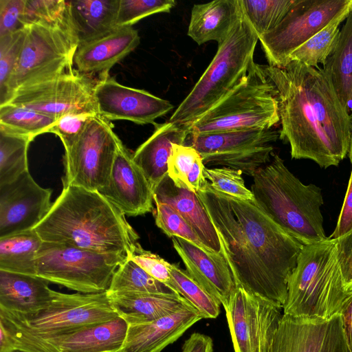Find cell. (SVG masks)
I'll list each match as a JSON object with an SVG mask.
<instances>
[{"label": "cell", "instance_id": "obj_1", "mask_svg": "<svg viewBox=\"0 0 352 352\" xmlns=\"http://www.w3.org/2000/svg\"><path fill=\"white\" fill-rule=\"evenodd\" d=\"M197 194L218 234L236 286L283 308L288 280L304 245L254 201L221 193L208 180Z\"/></svg>", "mask_w": 352, "mask_h": 352}, {"label": "cell", "instance_id": "obj_2", "mask_svg": "<svg viewBox=\"0 0 352 352\" xmlns=\"http://www.w3.org/2000/svg\"><path fill=\"white\" fill-rule=\"evenodd\" d=\"M263 66L277 91L279 139L289 144L292 158L338 166L349 151L352 118L323 68L296 61Z\"/></svg>", "mask_w": 352, "mask_h": 352}, {"label": "cell", "instance_id": "obj_3", "mask_svg": "<svg viewBox=\"0 0 352 352\" xmlns=\"http://www.w3.org/2000/svg\"><path fill=\"white\" fill-rule=\"evenodd\" d=\"M34 230L44 242L128 256L139 236L125 215L98 191L63 186Z\"/></svg>", "mask_w": 352, "mask_h": 352}, {"label": "cell", "instance_id": "obj_4", "mask_svg": "<svg viewBox=\"0 0 352 352\" xmlns=\"http://www.w3.org/2000/svg\"><path fill=\"white\" fill-rule=\"evenodd\" d=\"M252 177L254 203L284 231L304 245L327 238L320 210L324 204L320 188L302 184L274 153Z\"/></svg>", "mask_w": 352, "mask_h": 352}, {"label": "cell", "instance_id": "obj_5", "mask_svg": "<svg viewBox=\"0 0 352 352\" xmlns=\"http://www.w3.org/2000/svg\"><path fill=\"white\" fill-rule=\"evenodd\" d=\"M351 296L338 260L337 239L305 245L288 280L285 315L329 320L339 315Z\"/></svg>", "mask_w": 352, "mask_h": 352}, {"label": "cell", "instance_id": "obj_6", "mask_svg": "<svg viewBox=\"0 0 352 352\" xmlns=\"http://www.w3.org/2000/svg\"><path fill=\"white\" fill-rule=\"evenodd\" d=\"M118 316L107 292L71 294L55 291L51 303L37 312L21 314L0 309V325L9 334L15 352H22L36 342Z\"/></svg>", "mask_w": 352, "mask_h": 352}, {"label": "cell", "instance_id": "obj_7", "mask_svg": "<svg viewBox=\"0 0 352 352\" xmlns=\"http://www.w3.org/2000/svg\"><path fill=\"white\" fill-rule=\"evenodd\" d=\"M258 36L243 15L169 122L190 126L246 76L254 61Z\"/></svg>", "mask_w": 352, "mask_h": 352}, {"label": "cell", "instance_id": "obj_8", "mask_svg": "<svg viewBox=\"0 0 352 352\" xmlns=\"http://www.w3.org/2000/svg\"><path fill=\"white\" fill-rule=\"evenodd\" d=\"M280 122L277 91L254 62L242 81L190 126V133L272 129Z\"/></svg>", "mask_w": 352, "mask_h": 352}, {"label": "cell", "instance_id": "obj_9", "mask_svg": "<svg viewBox=\"0 0 352 352\" xmlns=\"http://www.w3.org/2000/svg\"><path fill=\"white\" fill-rule=\"evenodd\" d=\"M127 256L43 241L36 255V276L82 294L107 292Z\"/></svg>", "mask_w": 352, "mask_h": 352}, {"label": "cell", "instance_id": "obj_10", "mask_svg": "<svg viewBox=\"0 0 352 352\" xmlns=\"http://www.w3.org/2000/svg\"><path fill=\"white\" fill-rule=\"evenodd\" d=\"M280 131L272 129H250L205 133H190L185 145L195 148L204 165L223 166L253 177L270 162L272 143Z\"/></svg>", "mask_w": 352, "mask_h": 352}, {"label": "cell", "instance_id": "obj_11", "mask_svg": "<svg viewBox=\"0 0 352 352\" xmlns=\"http://www.w3.org/2000/svg\"><path fill=\"white\" fill-rule=\"evenodd\" d=\"M25 28L23 45L10 85L11 98L22 86L72 70L78 47L74 35L63 28L41 23Z\"/></svg>", "mask_w": 352, "mask_h": 352}, {"label": "cell", "instance_id": "obj_12", "mask_svg": "<svg viewBox=\"0 0 352 352\" xmlns=\"http://www.w3.org/2000/svg\"><path fill=\"white\" fill-rule=\"evenodd\" d=\"M351 10L352 0H297L278 25L258 37L269 65L285 67L295 50Z\"/></svg>", "mask_w": 352, "mask_h": 352}, {"label": "cell", "instance_id": "obj_13", "mask_svg": "<svg viewBox=\"0 0 352 352\" xmlns=\"http://www.w3.org/2000/svg\"><path fill=\"white\" fill-rule=\"evenodd\" d=\"M120 142L109 120L94 116L78 139L65 149L63 186L98 191L109 177Z\"/></svg>", "mask_w": 352, "mask_h": 352}, {"label": "cell", "instance_id": "obj_14", "mask_svg": "<svg viewBox=\"0 0 352 352\" xmlns=\"http://www.w3.org/2000/svg\"><path fill=\"white\" fill-rule=\"evenodd\" d=\"M96 82L72 69L18 88L8 103L57 120L68 114L98 115Z\"/></svg>", "mask_w": 352, "mask_h": 352}, {"label": "cell", "instance_id": "obj_15", "mask_svg": "<svg viewBox=\"0 0 352 352\" xmlns=\"http://www.w3.org/2000/svg\"><path fill=\"white\" fill-rule=\"evenodd\" d=\"M223 307L234 352H269L283 307L239 286Z\"/></svg>", "mask_w": 352, "mask_h": 352}, {"label": "cell", "instance_id": "obj_16", "mask_svg": "<svg viewBox=\"0 0 352 352\" xmlns=\"http://www.w3.org/2000/svg\"><path fill=\"white\" fill-rule=\"evenodd\" d=\"M98 113L107 120H125L138 124L155 120L173 109L168 101L140 89L124 86L109 74L99 76L94 89Z\"/></svg>", "mask_w": 352, "mask_h": 352}, {"label": "cell", "instance_id": "obj_17", "mask_svg": "<svg viewBox=\"0 0 352 352\" xmlns=\"http://www.w3.org/2000/svg\"><path fill=\"white\" fill-rule=\"evenodd\" d=\"M52 190L39 186L29 170L0 186V238L34 229L49 213Z\"/></svg>", "mask_w": 352, "mask_h": 352}, {"label": "cell", "instance_id": "obj_18", "mask_svg": "<svg viewBox=\"0 0 352 352\" xmlns=\"http://www.w3.org/2000/svg\"><path fill=\"white\" fill-rule=\"evenodd\" d=\"M98 192L125 216L135 217L153 210V188L122 142L109 177Z\"/></svg>", "mask_w": 352, "mask_h": 352}, {"label": "cell", "instance_id": "obj_19", "mask_svg": "<svg viewBox=\"0 0 352 352\" xmlns=\"http://www.w3.org/2000/svg\"><path fill=\"white\" fill-rule=\"evenodd\" d=\"M129 324L120 316L32 344L22 352H118Z\"/></svg>", "mask_w": 352, "mask_h": 352}, {"label": "cell", "instance_id": "obj_20", "mask_svg": "<svg viewBox=\"0 0 352 352\" xmlns=\"http://www.w3.org/2000/svg\"><path fill=\"white\" fill-rule=\"evenodd\" d=\"M171 239L188 273L223 307L226 305L236 285L223 251L211 253L186 239Z\"/></svg>", "mask_w": 352, "mask_h": 352}, {"label": "cell", "instance_id": "obj_21", "mask_svg": "<svg viewBox=\"0 0 352 352\" xmlns=\"http://www.w3.org/2000/svg\"><path fill=\"white\" fill-rule=\"evenodd\" d=\"M201 319L199 312L188 304L156 320L129 324L125 340L118 352H162Z\"/></svg>", "mask_w": 352, "mask_h": 352}, {"label": "cell", "instance_id": "obj_22", "mask_svg": "<svg viewBox=\"0 0 352 352\" xmlns=\"http://www.w3.org/2000/svg\"><path fill=\"white\" fill-rule=\"evenodd\" d=\"M140 37L133 26L116 27L110 32L79 45L74 58L77 71L91 76L108 74L109 69L139 45Z\"/></svg>", "mask_w": 352, "mask_h": 352}, {"label": "cell", "instance_id": "obj_23", "mask_svg": "<svg viewBox=\"0 0 352 352\" xmlns=\"http://www.w3.org/2000/svg\"><path fill=\"white\" fill-rule=\"evenodd\" d=\"M153 199L176 210L192 227L207 250L222 252L218 234L197 192L177 187L166 175L153 189Z\"/></svg>", "mask_w": 352, "mask_h": 352}, {"label": "cell", "instance_id": "obj_24", "mask_svg": "<svg viewBox=\"0 0 352 352\" xmlns=\"http://www.w3.org/2000/svg\"><path fill=\"white\" fill-rule=\"evenodd\" d=\"M153 134L132 154L133 162L142 170L153 190L167 175L173 146L184 144L190 126L171 122L154 124Z\"/></svg>", "mask_w": 352, "mask_h": 352}, {"label": "cell", "instance_id": "obj_25", "mask_svg": "<svg viewBox=\"0 0 352 352\" xmlns=\"http://www.w3.org/2000/svg\"><path fill=\"white\" fill-rule=\"evenodd\" d=\"M49 283L36 276L0 270V309L21 314L43 309L55 293Z\"/></svg>", "mask_w": 352, "mask_h": 352}, {"label": "cell", "instance_id": "obj_26", "mask_svg": "<svg viewBox=\"0 0 352 352\" xmlns=\"http://www.w3.org/2000/svg\"><path fill=\"white\" fill-rule=\"evenodd\" d=\"M243 15L241 0H217L195 4L191 10L188 36L198 45L224 42Z\"/></svg>", "mask_w": 352, "mask_h": 352}, {"label": "cell", "instance_id": "obj_27", "mask_svg": "<svg viewBox=\"0 0 352 352\" xmlns=\"http://www.w3.org/2000/svg\"><path fill=\"white\" fill-rule=\"evenodd\" d=\"M107 294L119 316L129 324H143L156 320L190 304L177 293Z\"/></svg>", "mask_w": 352, "mask_h": 352}, {"label": "cell", "instance_id": "obj_28", "mask_svg": "<svg viewBox=\"0 0 352 352\" xmlns=\"http://www.w3.org/2000/svg\"><path fill=\"white\" fill-rule=\"evenodd\" d=\"M120 0L68 1V13L78 45L116 28Z\"/></svg>", "mask_w": 352, "mask_h": 352}, {"label": "cell", "instance_id": "obj_29", "mask_svg": "<svg viewBox=\"0 0 352 352\" xmlns=\"http://www.w3.org/2000/svg\"><path fill=\"white\" fill-rule=\"evenodd\" d=\"M329 321L283 314L269 352H320Z\"/></svg>", "mask_w": 352, "mask_h": 352}, {"label": "cell", "instance_id": "obj_30", "mask_svg": "<svg viewBox=\"0 0 352 352\" xmlns=\"http://www.w3.org/2000/svg\"><path fill=\"white\" fill-rule=\"evenodd\" d=\"M344 21L322 68L352 118V10Z\"/></svg>", "mask_w": 352, "mask_h": 352}, {"label": "cell", "instance_id": "obj_31", "mask_svg": "<svg viewBox=\"0 0 352 352\" xmlns=\"http://www.w3.org/2000/svg\"><path fill=\"white\" fill-rule=\"evenodd\" d=\"M42 239L32 229L0 238V270L36 276Z\"/></svg>", "mask_w": 352, "mask_h": 352}, {"label": "cell", "instance_id": "obj_32", "mask_svg": "<svg viewBox=\"0 0 352 352\" xmlns=\"http://www.w3.org/2000/svg\"><path fill=\"white\" fill-rule=\"evenodd\" d=\"M199 153L192 146L174 144L168 162L167 175L175 186L197 192L207 179Z\"/></svg>", "mask_w": 352, "mask_h": 352}, {"label": "cell", "instance_id": "obj_33", "mask_svg": "<svg viewBox=\"0 0 352 352\" xmlns=\"http://www.w3.org/2000/svg\"><path fill=\"white\" fill-rule=\"evenodd\" d=\"M57 121L52 116L8 103L0 106V130L26 137L32 141Z\"/></svg>", "mask_w": 352, "mask_h": 352}, {"label": "cell", "instance_id": "obj_34", "mask_svg": "<svg viewBox=\"0 0 352 352\" xmlns=\"http://www.w3.org/2000/svg\"><path fill=\"white\" fill-rule=\"evenodd\" d=\"M350 12L333 19L295 50L289 56V63L296 61L316 68L319 67V64L323 65L336 46L340 30L339 26L345 21Z\"/></svg>", "mask_w": 352, "mask_h": 352}, {"label": "cell", "instance_id": "obj_35", "mask_svg": "<svg viewBox=\"0 0 352 352\" xmlns=\"http://www.w3.org/2000/svg\"><path fill=\"white\" fill-rule=\"evenodd\" d=\"M168 286L192 305L203 318L214 319L220 313L221 305L196 282L186 270L177 263L170 265Z\"/></svg>", "mask_w": 352, "mask_h": 352}, {"label": "cell", "instance_id": "obj_36", "mask_svg": "<svg viewBox=\"0 0 352 352\" xmlns=\"http://www.w3.org/2000/svg\"><path fill=\"white\" fill-rule=\"evenodd\" d=\"M107 292L109 294L118 292L176 293L168 285L149 275L129 257L116 270Z\"/></svg>", "mask_w": 352, "mask_h": 352}, {"label": "cell", "instance_id": "obj_37", "mask_svg": "<svg viewBox=\"0 0 352 352\" xmlns=\"http://www.w3.org/2000/svg\"><path fill=\"white\" fill-rule=\"evenodd\" d=\"M32 141L0 130V186L28 171V150Z\"/></svg>", "mask_w": 352, "mask_h": 352}, {"label": "cell", "instance_id": "obj_38", "mask_svg": "<svg viewBox=\"0 0 352 352\" xmlns=\"http://www.w3.org/2000/svg\"><path fill=\"white\" fill-rule=\"evenodd\" d=\"M297 0H241L243 12L258 37L278 25Z\"/></svg>", "mask_w": 352, "mask_h": 352}, {"label": "cell", "instance_id": "obj_39", "mask_svg": "<svg viewBox=\"0 0 352 352\" xmlns=\"http://www.w3.org/2000/svg\"><path fill=\"white\" fill-rule=\"evenodd\" d=\"M22 23L24 27L33 23L58 27L74 35L69 18L68 1L26 0Z\"/></svg>", "mask_w": 352, "mask_h": 352}, {"label": "cell", "instance_id": "obj_40", "mask_svg": "<svg viewBox=\"0 0 352 352\" xmlns=\"http://www.w3.org/2000/svg\"><path fill=\"white\" fill-rule=\"evenodd\" d=\"M25 28L0 37V106L10 100V85L25 37Z\"/></svg>", "mask_w": 352, "mask_h": 352}, {"label": "cell", "instance_id": "obj_41", "mask_svg": "<svg viewBox=\"0 0 352 352\" xmlns=\"http://www.w3.org/2000/svg\"><path fill=\"white\" fill-rule=\"evenodd\" d=\"M153 200L156 206L154 217L159 228L170 238L177 236L186 239L209 252L192 227L176 210L167 204Z\"/></svg>", "mask_w": 352, "mask_h": 352}, {"label": "cell", "instance_id": "obj_42", "mask_svg": "<svg viewBox=\"0 0 352 352\" xmlns=\"http://www.w3.org/2000/svg\"><path fill=\"white\" fill-rule=\"evenodd\" d=\"M242 171L228 167L205 168L204 175L217 191L239 199L254 201V195L245 185Z\"/></svg>", "mask_w": 352, "mask_h": 352}, {"label": "cell", "instance_id": "obj_43", "mask_svg": "<svg viewBox=\"0 0 352 352\" xmlns=\"http://www.w3.org/2000/svg\"><path fill=\"white\" fill-rule=\"evenodd\" d=\"M176 3L174 0H120L116 26H133L148 16L169 12Z\"/></svg>", "mask_w": 352, "mask_h": 352}, {"label": "cell", "instance_id": "obj_44", "mask_svg": "<svg viewBox=\"0 0 352 352\" xmlns=\"http://www.w3.org/2000/svg\"><path fill=\"white\" fill-rule=\"evenodd\" d=\"M127 257L152 277L168 286L170 280V263L159 255L143 249L138 242L133 245Z\"/></svg>", "mask_w": 352, "mask_h": 352}, {"label": "cell", "instance_id": "obj_45", "mask_svg": "<svg viewBox=\"0 0 352 352\" xmlns=\"http://www.w3.org/2000/svg\"><path fill=\"white\" fill-rule=\"evenodd\" d=\"M96 115L68 114L62 116L49 129L47 133L57 135L65 149L70 147L82 133L91 118Z\"/></svg>", "mask_w": 352, "mask_h": 352}, {"label": "cell", "instance_id": "obj_46", "mask_svg": "<svg viewBox=\"0 0 352 352\" xmlns=\"http://www.w3.org/2000/svg\"><path fill=\"white\" fill-rule=\"evenodd\" d=\"M25 3L26 0H0V37L25 28L22 18Z\"/></svg>", "mask_w": 352, "mask_h": 352}, {"label": "cell", "instance_id": "obj_47", "mask_svg": "<svg viewBox=\"0 0 352 352\" xmlns=\"http://www.w3.org/2000/svg\"><path fill=\"white\" fill-rule=\"evenodd\" d=\"M337 254L344 287L352 295V230L337 239Z\"/></svg>", "mask_w": 352, "mask_h": 352}, {"label": "cell", "instance_id": "obj_48", "mask_svg": "<svg viewBox=\"0 0 352 352\" xmlns=\"http://www.w3.org/2000/svg\"><path fill=\"white\" fill-rule=\"evenodd\" d=\"M320 352H348L340 315L329 320Z\"/></svg>", "mask_w": 352, "mask_h": 352}, {"label": "cell", "instance_id": "obj_49", "mask_svg": "<svg viewBox=\"0 0 352 352\" xmlns=\"http://www.w3.org/2000/svg\"><path fill=\"white\" fill-rule=\"evenodd\" d=\"M352 230V170L336 227L329 236L338 239Z\"/></svg>", "mask_w": 352, "mask_h": 352}, {"label": "cell", "instance_id": "obj_50", "mask_svg": "<svg viewBox=\"0 0 352 352\" xmlns=\"http://www.w3.org/2000/svg\"><path fill=\"white\" fill-rule=\"evenodd\" d=\"M213 342L212 338L205 334L193 333L184 342L182 352H212Z\"/></svg>", "mask_w": 352, "mask_h": 352}, {"label": "cell", "instance_id": "obj_51", "mask_svg": "<svg viewBox=\"0 0 352 352\" xmlns=\"http://www.w3.org/2000/svg\"><path fill=\"white\" fill-rule=\"evenodd\" d=\"M339 315L348 352H352V295L345 302Z\"/></svg>", "mask_w": 352, "mask_h": 352}, {"label": "cell", "instance_id": "obj_52", "mask_svg": "<svg viewBox=\"0 0 352 352\" xmlns=\"http://www.w3.org/2000/svg\"><path fill=\"white\" fill-rule=\"evenodd\" d=\"M0 352H15L9 334L1 325H0Z\"/></svg>", "mask_w": 352, "mask_h": 352}, {"label": "cell", "instance_id": "obj_53", "mask_svg": "<svg viewBox=\"0 0 352 352\" xmlns=\"http://www.w3.org/2000/svg\"><path fill=\"white\" fill-rule=\"evenodd\" d=\"M349 156L350 161L352 164V133H351L350 148H349Z\"/></svg>", "mask_w": 352, "mask_h": 352}]
</instances>
